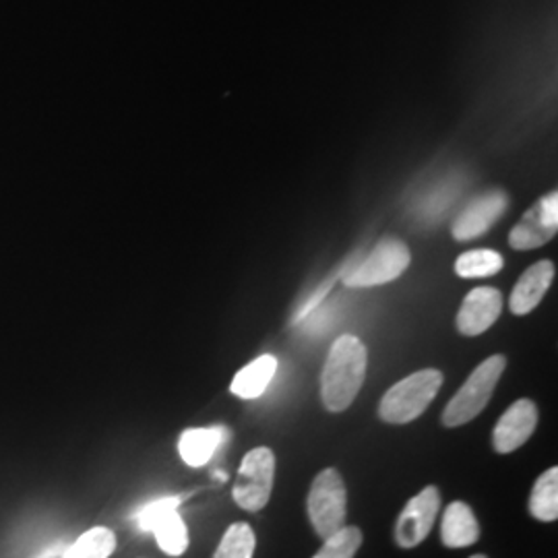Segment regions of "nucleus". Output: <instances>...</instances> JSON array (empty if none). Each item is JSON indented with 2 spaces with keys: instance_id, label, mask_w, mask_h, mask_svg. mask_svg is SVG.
<instances>
[{
  "instance_id": "obj_15",
  "label": "nucleus",
  "mask_w": 558,
  "mask_h": 558,
  "mask_svg": "<svg viewBox=\"0 0 558 558\" xmlns=\"http://www.w3.org/2000/svg\"><path fill=\"white\" fill-rule=\"evenodd\" d=\"M278 371V360L271 354H265L251 364H246L232 379L230 391L240 399H257L265 393L269 383Z\"/></svg>"
},
{
  "instance_id": "obj_17",
  "label": "nucleus",
  "mask_w": 558,
  "mask_h": 558,
  "mask_svg": "<svg viewBox=\"0 0 558 558\" xmlns=\"http://www.w3.org/2000/svg\"><path fill=\"white\" fill-rule=\"evenodd\" d=\"M114 550V532L108 527H92L62 553V558H108Z\"/></svg>"
},
{
  "instance_id": "obj_3",
  "label": "nucleus",
  "mask_w": 558,
  "mask_h": 558,
  "mask_svg": "<svg viewBox=\"0 0 558 558\" xmlns=\"http://www.w3.org/2000/svg\"><path fill=\"white\" fill-rule=\"evenodd\" d=\"M505 366H507V360L500 354L480 362L476 371L468 377L458 393L442 410V424L453 428L476 418L493 398L500 375L505 373Z\"/></svg>"
},
{
  "instance_id": "obj_11",
  "label": "nucleus",
  "mask_w": 558,
  "mask_h": 558,
  "mask_svg": "<svg viewBox=\"0 0 558 558\" xmlns=\"http://www.w3.org/2000/svg\"><path fill=\"white\" fill-rule=\"evenodd\" d=\"M509 205V197L502 191H490L472 201L453 223L456 240H474L490 230Z\"/></svg>"
},
{
  "instance_id": "obj_9",
  "label": "nucleus",
  "mask_w": 558,
  "mask_h": 558,
  "mask_svg": "<svg viewBox=\"0 0 558 558\" xmlns=\"http://www.w3.org/2000/svg\"><path fill=\"white\" fill-rule=\"evenodd\" d=\"M538 426V408L532 399H518L502 416H500L493 445L497 453H513L521 445H525Z\"/></svg>"
},
{
  "instance_id": "obj_18",
  "label": "nucleus",
  "mask_w": 558,
  "mask_h": 558,
  "mask_svg": "<svg viewBox=\"0 0 558 558\" xmlns=\"http://www.w3.org/2000/svg\"><path fill=\"white\" fill-rule=\"evenodd\" d=\"M530 513L539 521H557L558 519V470L550 468L544 472L532 490Z\"/></svg>"
},
{
  "instance_id": "obj_22",
  "label": "nucleus",
  "mask_w": 558,
  "mask_h": 558,
  "mask_svg": "<svg viewBox=\"0 0 558 558\" xmlns=\"http://www.w3.org/2000/svg\"><path fill=\"white\" fill-rule=\"evenodd\" d=\"M180 497H163V499L149 500L145 505H141L135 511V523L141 532H149L151 525L156 523V519H160L163 513L174 511L180 507Z\"/></svg>"
},
{
  "instance_id": "obj_12",
  "label": "nucleus",
  "mask_w": 558,
  "mask_h": 558,
  "mask_svg": "<svg viewBox=\"0 0 558 558\" xmlns=\"http://www.w3.org/2000/svg\"><path fill=\"white\" fill-rule=\"evenodd\" d=\"M553 279H555V265L550 260H538L532 267H527L511 292V299H509L511 313L518 317L532 313L546 296Z\"/></svg>"
},
{
  "instance_id": "obj_16",
  "label": "nucleus",
  "mask_w": 558,
  "mask_h": 558,
  "mask_svg": "<svg viewBox=\"0 0 558 558\" xmlns=\"http://www.w3.org/2000/svg\"><path fill=\"white\" fill-rule=\"evenodd\" d=\"M161 550L170 557H180L189 548V530L184 519L180 518L179 509L163 513L149 530Z\"/></svg>"
},
{
  "instance_id": "obj_1",
  "label": "nucleus",
  "mask_w": 558,
  "mask_h": 558,
  "mask_svg": "<svg viewBox=\"0 0 558 558\" xmlns=\"http://www.w3.org/2000/svg\"><path fill=\"white\" fill-rule=\"evenodd\" d=\"M368 354L356 336H341L333 341L320 375V399L329 412H345L366 379Z\"/></svg>"
},
{
  "instance_id": "obj_10",
  "label": "nucleus",
  "mask_w": 558,
  "mask_h": 558,
  "mask_svg": "<svg viewBox=\"0 0 558 558\" xmlns=\"http://www.w3.org/2000/svg\"><path fill=\"white\" fill-rule=\"evenodd\" d=\"M502 313V294L497 288H474L459 308L458 331L465 338H474L488 331Z\"/></svg>"
},
{
  "instance_id": "obj_4",
  "label": "nucleus",
  "mask_w": 558,
  "mask_h": 558,
  "mask_svg": "<svg viewBox=\"0 0 558 558\" xmlns=\"http://www.w3.org/2000/svg\"><path fill=\"white\" fill-rule=\"evenodd\" d=\"M308 518L320 539H327L345 525L348 490L336 468H327L313 480L308 500Z\"/></svg>"
},
{
  "instance_id": "obj_19",
  "label": "nucleus",
  "mask_w": 558,
  "mask_h": 558,
  "mask_svg": "<svg viewBox=\"0 0 558 558\" xmlns=\"http://www.w3.org/2000/svg\"><path fill=\"white\" fill-rule=\"evenodd\" d=\"M505 260L502 255L493 251V248H474L463 253L458 260H456V274L459 278L476 279V278H490L497 276L502 269Z\"/></svg>"
},
{
  "instance_id": "obj_20",
  "label": "nucleus",
  "mask_w": 558,
  "mask_h": 558,
  "mask_svg": "<svg viewBox=\"0 0 558 558\" xmlns=\"http://www.w3.org/2000/svg\"><path fill=\"white\" fill-rule=\"evenodd\" d=\"M257 538L248 523L239 521L228 527L214 558H253Z\"/></svg>"
},
{
  "instance_id": "obj_6",
  "label": "nucleus",
  "mask_w": 558,
  "mask_h": 558,
  "mask_svg": "<svg viewBox=\"0 0 558 558\" xmlns=\"http://www.w3.org/2000/svg\"><path fill=\"white\" fill-rule=\"evenodd\" d=\"M276 478V456L269 447H257L248 451L240 463L236 482L232 488V497L244 511H260L274 490Z\"/></svg>"
},
{
  "instance_id": "obj_7",
  "label": "nucleus",
  "mask_w": 558,
  "mask_h": 558,
  "mask_svg": "<svg viewBox=\"0 0 558 558\" xmlns=\"http://www.w3.org/2000/svg\"><path fill=\"white\" fill-rule=\"evenodd\" d=\"M557 228L558 195L557 191H553L523 214V218L509 234V244L515 251H534L555 239Z\"/></svg>"
},
{
  "instance_id": "obj_8",
  "label": "nucleus",
  "mask_w": 558,
  "mask_h": 558,
  "mask_svg": "<svg viewBox=\"0 0 558 558\" xmlns=\"http://www.w3.org/2000/svg\"><path fill=\"white\" fill-rule=\"evenodd\" d=\"M439 507L440 493L437 486H426L416 497L408 500L396 525V542L401 548H416L420 542L426 539L439 515Z\"/></svg>"
},
{
  "instance_id": "obj_2",
  "label": "nucleus",
  "mask_w": 558,
  "mask_h": 558,
  "mask_svg": "<svg viewBox=\"0 0 558 558\" xmlns=\"http://www.w3.org/2000/svg\"><path fill=\"white\" fill-rule=\"evenodd\" d=\"M440 385L442 373L435 368H424L399 380L380 399V420L389 424H408L418 418L437 398Z\"/></svg>"
},
{
  "instance_id": "obj_23",
  "label": "nucleus",
  "mask_w": 558,
  "mask_h": 558,
  "mask_svg": "<svg viewBox=\"0 0 558 558\" xmlns=\"http://www.w3.org/2000/svg\"><path fill=\"white\" fill-rule=\"evenodd\" d=\"M470 558H486V557H484V555H474V557H470Z\"/></svg>"
},
{
  "instance_id": "obj_13",
  "label": "nucleus",
  "mask_w": 558,
  "mask_h": 558,
  "mask_svg": "<svg viewBox=\"0 0 558 558\" xmlns=\"http://www.w3.org/2000/svg\"><path fill=\"white\" fill-rule=\"evenodd\" d=\"M440 539L447 548H468L480 539V523L472 507L456 500L447 507L440 523Z\"/></svg>"
},
{
  "instance_id": "obj_21",
  "label": "nucleus",
  "mask_w": 558,
  "mask_h": 558,
  "mask_svg": "<svg viewBox=\"0 0 558 558\" xmlns=\"http://www.w3.org/2000/svg\"><path fill=\"white\" fill-rule=\"evenodd\" d=\"M362 546V532L354 525H343L339 532L323 539L319 553L313 558H354Z\"/></svg>"
},
{
  "instance_id": "obj_14",
  "label": "nucleus",
  "mask_w": 558,
  "mask_h": 558,
  "mask_svg": "<svg viewBox=\"0 0 558 558\" xmlns=\"http://www.w3.org/2000/svg\"><path fill=\"white\" fill-rule=\"evenodd\" d=\"M228 437V428L211 426V428H189L180 435L179 453L182 461L191 468L207 465L216 456L218 447Z\"/></svg>"
},
{
  "instance_id": "obj_5",
  "label": "nucleus",
  "mask_w": 558,
  "mask_h": 558,
  "mask_svg": "<svg viewBox=\"0 0 558 558\" xmlns=\"http://www.w3.org/2000/svg\"><path fill=\"white\" fill-rule=\"evenodd\" d=\"M410 248L398 239H383L364 257L341 271V281L348 288H373L398 279L410 267Z\"/></svg>"
}]
</instances>
